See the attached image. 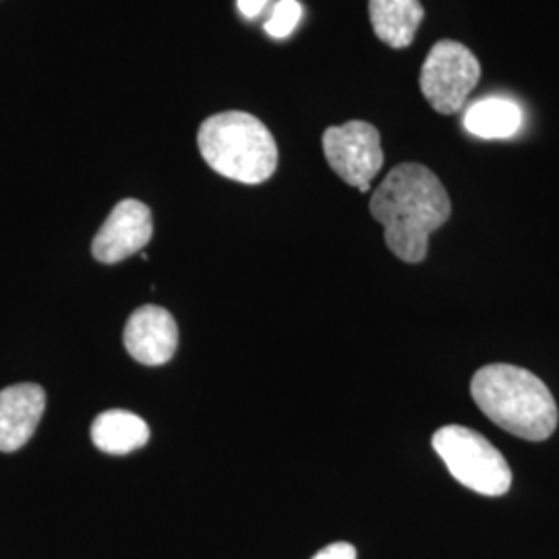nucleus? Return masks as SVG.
I'll list each match as a JSON object with an SVG mask.
<instances>
[{"label": "nucleus", "instance_id": "f257e3e1", "mask_svg": "<svg viewBox=\"0 0 559 559\" xmlns=\"http://www.w3.org/2000/svg\"><path fill=\"white\" fill-rule=\"evenodd\" d=\"M369 210L385 228L388 249L399 260L420 263L427 258L429 237L450 218L452 203L427 166L408 162L381 180Z\"/></svg>", "mask_w": 559, "mask_h": 559}, {"label": "nucleus", "instance_id": "f03ea898", "mask_svg": "<svg viewBox=\"0 0 559 559\" xmlns=\"http://www.w3.org/2000/svg\"><path fill=\"white\" fill-rule=\"evenodd\" d=\"M471 394L487 419L522 440H549L558 427L554 394L535 373L516 365L480 367L471 381Z\"/></svg>", "mask_w": 559, "mask_h": 559}, {"label": "nucleus", "instance_id": "7ed1b4c3", "mask_svg": "<svg viewBox=\"0 0 559 559\" xmlns=\"http://www.w3.org/2000/svg\"><path fill=\"white\" fill-rule=\"evenodd\" d=\"M198 145L212 170L242 185H261L278 168L274 135L249 112L230 110L203 120Z\"/></svg>", "mask_w": 559, "mask_h": 559}, {"label": "nucleus", "instance_id": "20e7f679", "mask_svg": "<svg viewBox=\"0 0 559 559\" xmlns=\"http://www.w3.org/2000/svg\"><path fill=\"white\" fill-rule=\"evenodd\" d=\"M433 450L460 485L487 498L506 496L512 487V468L500 450L462 425H445L433 433Z\"/></svg>", "mask_w": 559, "mask_h": 559}, {"label": "nucleus", "instance_id": "39448f33", "mask_svg": "<svg viewBox=\"0 0 559 559\" xmlns=\"http://www.w3.org/2000/svg\"><path fill=\"white\" fill-rule=\"evenodd\" d=\"M480 80L477 57L460 41L441 40L420 69V92L440 115H456Z\"/></svg>", "mask_w": 559, "mask_h": 559}, {"label": "nucleus", "instance_id": "423d86ee", "mask_svg": "<svg viewBox=\"0 0 559 559\" xmlns=\"http://www.w3.org/2000/svg\"><path fill=\"white\" fill-rule=\"evenodd\" d=\"M323 154L340 179L357 187L360 193L371 189V180L383 166L380 131L365 120H350L325 129Z\"/></svg>", "mask_w": 559, "mask_h": 559}, {"label": "nucleus", "instance_id": "0eeeda50", "mask_svg": "<svg viewBox=\"0 0 559 559\" xmlns=\"http://www.w3.org/2000/svg\"><path fill=\"white\" fill-rule=\"evenodd\" d=\"M152 210L141 201L122 200L102 224L92 242V253L100 263H119L141 253V249L152 240Z\"/></svg>", "mask_w": 559, "mask_h": 559}, {"label": "nucleus", "instance_id": "6e6552de", "mask_svg": "<svg viewBox=\"0 0 559 559\" xmlns=\"http://www.w3.org/2000/svg\"><path fill=\"white\" fill-rule=\"evenodd\" d=\"M122 342L127 353L138 362L158 367L175 357L179 346V328L164 307L143 305L127 321Z\"/></svg>", "mask_w": 559, "mask_h": 559}, {"label": "nucleus", "instance_id": "1a4fd4ad", "mask_svg": "<svg viewBox=\"0 0 559 559\" xmlns=\"http://www.w3.org/2000/svg\"><path fill=\"white\" fill-rule=\"evenodd\" d=\"M46 392L38 383H15L0 392V452H17L40 425Z\"/></svg>", "mask_w": 559, "mask_h": 559}, {"label": "nucleus", "instance_id": "9d476101", "mask_svg": "<svg viewBox=\"0 0 559 559\" xmlns=\"http://www.w3.org/2000/svg\"><path fill=\"white\" fill-rule=\"evenodd\" d=\"M425 17L419 0H369V20L376 36L390 48H408Z\"/></svg>", "mask_w": 559, "mask_h": 559}, {"label": "nucleus", "instance_id": "9b49d317", "mask_svg": "<svg viewBox=\"0 0 559 559\" xmlns=\"http://www.w3.org/2000/svg\"><path fill=\"white\" fill-rule=\"evenodd\" d=\"M147 440V423L129 411H106L92 423V441L106 454H129L143 448Z\"/></svg>", "mask_w": 559, "mask_h": 559}, {"label": "nucleus", "instance_id": "f8f14e48", "mask_svg": "<svg viewBox=\"0 0 559 559\" xmlns=\"http://www.w3.org/2000/svg\"><path fill=\"white\" fill-rule=\"evenodd\" d=\"M522 110L514 102L487 98L477 102L464 115V127L468 133L483 140H506L519 133Z\"/></svg>", "mask_w": 559, "mask_h": 559}, {"label": "nucleus", "instance_id": "ddd939ff", "mask_svg": "<svg viewBox=\"0 0 559 559\" xmlns=\"http://www.w3.org/2000/svg\"><path fill=\"white\" fill-rule=\"evenodd\" d=\"M300 15H302V7L297 0H280L278 4L274 7L272 17L265 21L263 27L272 38H286L295 32Z\"/></svg>", "mask_w": 559, "mask_h": 559}, {"label": "nucleus", "instance_id": "4468645a", "mask_svg": "<svg viewBox=\"0 0 559 559\" xmlns=\"http://www.w3.org/2000/svg\"><path fill=\"white\" fill-rule=\"evenodd\" d=\"M313 559H357V549L350 543H332L320 549Z\"/></svg>", "mask_w": 559, "mask_h": 559}, {"label": "nucleus", "instance_id": "2eb2a0df", "mask_svg": "<svg viewBox=\"0 0 559 559\" xmlns=\"http://www.w3.org/2000/svg\"><path fill=\"white\" fill-rule=\"evenodd\" d=\"M267 4V0H239L240 13L249 20L258 17L261 13V9Z\"/></svg>", "mask_w": 559, "mask_h": 559}]
</instances>
